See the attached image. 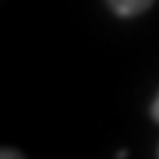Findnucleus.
<instances>
[{
  "mask_svg": "<svg viewBox=\"0 0 159 159\" xmlns=\"http://www.w3.org/2000/svg\"><path fill=\"white\" fill-rule=\"evenodd\" d=\"M151 3L154 0H109L111 11L119 13V16H135V13H143Z\"/></svg>",
  "mask_w": 159,
  "mask_h": 159,
  "instance_id": "f257e3e1",
  "label": "nucleus"
},
{
  "mask_svg": "<svg viewBox=\"0 0 159 159\" xmlns=\"http://www.w3.org/2000/svg\"><path fill=\"white\" fill-rule=\"evenodd\" d=\"M151 117H154V119L159 122V96L154 98V103H151Z\"/></svg>",
  "mask_w": 159,
  "mask_h": 159,
  "instance_id": "7ed1b4c3",
  "label": "nucleus"
},
{
  "mask_svg": "<svg viewBox=\"0 0 159 159\" xmlns=\"http://www.w3.org/2000/svg\"><path fill=\"white\" fill-rule=\"evenodd\" d=\"M0 159H24L21 154L16 151V148H3V154H0Z\"/></svg>",
  "mask_w": 159,
  "mask_h": 159,
  "instance_id": "f03ea898",
  "label": "nucleus"
}]
</instances>
